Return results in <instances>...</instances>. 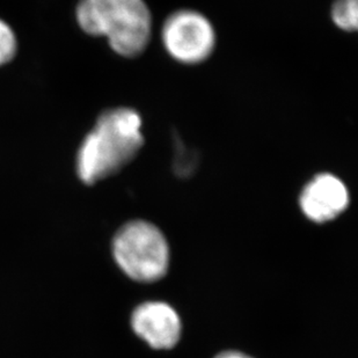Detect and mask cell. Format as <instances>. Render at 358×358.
Listing matches in <instances>:
<instances>
[{
  "label": "cell",
  "instance_id": "6da1fadb",
  "mask_svg": "<svg viewBox=\"0 0 358 358\" xmlns=\"http://www.w3.org/2000/svg\"><path fill=\"white\" fill-rule=\"evenodd\" d=\"M142 117L134 109L107 110L99 117L77 157V173L86 185L119 172L135 158L144 144Z\"/></svg>",
  "mask_w": 358,
  "mask_h": 358
},
{
  "label": "cell",
  "instance_id": "7a4b0ae2",
  "mask_svg": "<svg viewBox=\"0 0 358 358\" xmlns=\"http://www.w3.org/2000/svg\"><path fill=\"white\" fill-rule=\"evenodd\" d=\"M77 20L87 34L108 38L124 57L142 54L151 38V13L143 0H81Z\"/></svg>",
  "mask_w": 358,
  "mask_h": 358
},
{
  "label": "cell",
  "instance_id": "3957f363",
  "mask_svg": "<svg viewBox=\"0 0 358 358\" xmlns=\"http://www.w3.org/2000/svg\"><path fill=\"white\" fill-rule=\"evenodd\" d=\"M113 253L122 271L139 282L159 280L169 268V245L164 234L144 220L122 227L113 241Z\"/></svg>",
  "mask_w": 358,
  "mask_h": 358
},
{
  "label": "cell",
  "instance_id": "277c9868",
  "mask_svg": "<svg viewBox=\"0 0 358 358\" xmlns=\"http://www.w3.org/2000/svg\"><path fill=\"white\" fill-rule=\"evenodd\" d=\"M162 42L174 59L185 64L206 61L215 48L213 24L195 10H178L162 26Z\"/></svg>",
  "mask_w": 358,
  "mask_h": 358
},
{
  "label": "cell",
  "instance_id": "5b68a950",
  "mask_svg": "<svg viewBox=\"0 0 358 358\" xmlns=\"http://www.w3.org/2000/svg\"><path fill=\"white\" fill-rule=\"evenodd\" d=\"M299 204L308 220L324 223L348 208L349 192L345 183L333 174H318L305 186Z\"/></svg>",
  "mask_w": 358,
  "mask_h": 358
},
{
  "label": "cell",
  "instance_id": "8992f818",
  "mask_svg": "<svg viewBox=\"0 0 358 358\" xmlns=\"http://www.w3.org/2000/svg\"><path fill=\"white\" fill-rule=\"evenodd\" d=\"M132 328L152 348L171 349L181 335V320L174 308L159 301H150L136 308Z\"/></svg>",
  "mask_w": 358,
  "mask_h": 358
},
{
  "label": "cell",
  "instance_id": "52a82bcc",
  "mask_svg": "<svg viewBox=\"0 0 358 358\" xmlns=\"http://www.w3.org/2000/svg\"><path fill=\"white\" fill-rule=\"evenodd\" d=\"M335 24L343 31H354L358 26V0H336L331 10Z\"/></svg>",
  "mask_w": 358,
  "mask_h": 358
},
{
  "label": "cell",
  "instance_id": "ba28073f",
  "mask_svg": "<svg viewBox=\"0 0 358 358\" xmlns=\"http://www.w3.org/2000/svg\"><path fill=\"white\" fill-rule=\"evenodd\" d=\"M17 52V38L10 26L0 20V65L6 64Z\"/></svg>",
  "mask_w": 358,
  "mask_h": 358
},
{
  "label": "cell",
  "instance_id": "9c48e42d",
  "mask_svg": "<svg viewBox=\"0 0 358 358\" xmlns=\"http://www.w3.org/2000/svg\"><path fill=\"white\" fill-rule=\"evenodd\" d=\"M216 358H252V357H250V356L245 355V354H241V352H223V354H220V355L217 356Z\"/></svg>",
  "mask_w": 358,
  "mask_h": 358
}]
</instances>
